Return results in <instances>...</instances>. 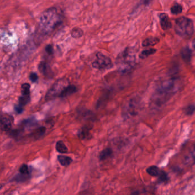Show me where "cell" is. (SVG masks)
Wrapping results in <instances>:
<instances>
[{"label": "cell", "instance_id": "1", "mask_svg": "<svg viewBox=\"0 0 195 195\" xmlns=\"http://www.w3.org/2000/svg\"><path fill=\"white\" fill-rule=\"evenodd\" d=\"M64 20L61 10L52 7L42 12L40 18L38 31L42 36H49L58 28Z\"/></svg>", "mask_w": 195, "mask_h": 195}, {"label": "cell", "instance_id": "2", "mask_svg": "<svg viewBox=\"0 0 195 195\" xmlns=\"http://www.w3.org/2000/svg\"><path fill=\"white\" fill-rule=\"evenodd\" d=\"M180 85L176 78H171L162 82L152 96V103L156 107L165 104L178 91Z\"/></svg>", "mask_w": 195, "mask_h": 195}, {"label": "cell", "instance_id": "3", "mask_svg": "<svg viewBox=\"0 0 195 195\" xmlns=\"http://www.w3.org/2000/svg\"><path fill=\"white\" fill-rule=\"evenodd\" d=\"M118 68L123 73L130 72L136 64V55L134 50L127 48L119 54L116 60Z\"/></svg>", "mask_w": 195, "mask_h": 195}, {"label": "cell", "instance_id": "4", "mask_svg": "<svg viewBox=\"0 0 195 195\" xmlns=\"http://www.w3.org/2000/svg\"><path fill=\"white\" fill-rule=\"evenodd\" d=\"M175 30L182 37H188L194 32V25L192 20L185 17H180L175 21Z\"/></svg>", "mask_w": 195, "mask_h": 195}, {"label": "cell", "instance_id": "5", "mask_svg": "<svg viewBox=\"0 0 195 195\" xmlns=\"http://www.w3.org/2000/svg\"><path fill=\"white\" fill-rule=\"evenodd\" d=\"M69 85L68 81L65 78L59 79L55 82L45 95L46 101L51 100L55 98L60 97L65 88Z\"/></svg>", "mask_w": 195, "mask_h": 195}, {"label": "cell", "instance_id": "6", "mask_svg": "<svg viewBox=\"0 0 195 195\" xmlns=\"http://www.w3.org/2000/svg\"><path fill=\"white\" fill-rule=\"evenodd\" d=\"M96 59L92 63V66L97 69H109L112 66L111 59L104 55L102 53L98 52L96 55Z\"/></svg>", "mask_w": 195, "mask_h": 195}, {"label": "cell", "instance_id": "7", "mask_svg": "<svg viewBox=\"0 0 195 195\" xmlns=\"http://www.w3.org/2000/svg\"><path fill=\"white\" fill-rule=\"evenodd\" d=\"M139 101L136 98H132L124 105L123 113L126 116H132L136 113L139 108Z\"/></svg>", "mask_w": 195, "mask_h": 195}, {"label": "cell", "instance_id": "8", "mask_svg": "<svg viewBox=\"0 0 195 195\" xmlns=\"http://www.w3.org/2000/svg\"><path fill=\"white\" fill-rule=\"evenodd\" d=\"M13 118L7 114H2L1 117V129L3 131H9L12 128Z\"/></svg>", "mask_w": 195, "mask_h": 195}, {"label": "cell", "instance_id": "9", "mask_svg": "<svg viewBox=\"0 0 195 195\" xmlns=\"http://www.w3.org/2000/svg\"><path fill=\"white\" fill-rule=\"evenodd\" d=\"M160 23L162 29L168 30L172 26L171 23L169 20V17L166 13H161L159 15Z\"/></svg>", "mask_w": 195, "mask_h": 195}, {"label": "cell", "instance_id": "10", "mask_svg": "<svg viewBox=\"0 0 195 195\" xmlns=\"http://www.w3.org/2000/svg\"><path fill=\"white\" fill-rule=\"evenodd\" d=\"M78 136L80 139L85 140L91 138V134H90V128L88 127L82 128V129L78 132Z\"/></svg>", "mask_w": 195, "mask_h": 195}, {"label": "cell", "instance_id": "11", "mask_svg": "<svg viewBox=\"0 0 195 195\" xmlns=\"http://www.w3.org/2000/svg\"><path fill=\"white\" fill-rule=\"evenodd\" d=\"M77 91V89L73 85H69L66 88L64 91L62 93L60 97L64 98L68 97L70 95L75 93Z\"/></svg>", "mask_w": 195, "mask_h": 195}, {"label": "cell", "instance_id": "12", "mask_svg": "<svg viewBox=\"0 0 195 195\" xmlns=\"http://www.w3.org/2000/svg\"><path fill=\"white\" fill-rule=\"evenodd\" d=\"M160 40L159 38L156 37H150L146 38V39L144 40L142 45L144 47L152 46L155 45L158 42H159Z\"/></svg>", "mask_w": 195, "mask_h": 195}, {"label": "cell", "instance_id": "13", "mask_svg": "<svg viewBox=\"0 0 195 195\" xmlns=\"http://www.w3.org/2000/svg\"><path fill=\"white\" fill-rule=\"evenodd\" d=\"M45 132L46 128L45 127H39L33 130L30 136L34 139H39L45 134Z\"/></svg>", "mask_w": 195, "mask_h": 195}, {"label": "cell", "instance_id": "14", "mask_svg": "<svg viewBox=\"0 0 195 195\" xmlns=\"http://www.w3.org/2000/svg\"><path fill=\"white\" fill-rule=\"evenodd\" d=\"M57 160L60 164L63 166H68L73 161V159L68 156L59 155L57 156Z\"/></svg>", "mask_w": 195, "mask_h": 195}, {"label": "cell", "instance_id": "15", "mask_svg": "<svg viewBox=\"0 0 195 195\" xmlns=\"http://www.w3.org/2000/svg\"><path fill=\"white\" fill-rule=\"evenodd\" d=\"M113 154V150L109 148H105L104 150L101 151L100 155H99V159L101 161H103L105 160H107L108 158H109Z\"/></svg>", "mask_w": 195, "mask_h": 195}, {"label": "cell", "instance_id": "16", "mask_svg": "<svg viewBox=\"0 0 195 195\" xmlns=\"http://www.w3.org/2000/svg\"><path fill=\"white\" fill-rule=\"evenodd\" d=\"M56 150L60 153H66L68 152V149L62 141H59L55 145Z\"/></svg>", "mask_w": 195, "mask_h": 195}, {"label": "cell", "instance_id": "17", "mask_svg": "<svg viewBox=\"0 0 195 195\" xmlns=\"http://www.w3.org/2000/svg\"><path fill=\"white\" fill-rule=\"evenodd\" d=\"M30 177V174L29 175H23L21 173H19L18 175L15 176L13 177V182H23L28 181Z\"/></svg>", "mask_w": 195, "mask_h": 195}, {"label": "cell", "instance_id": "18", "mask_svg": "<svg viewBox=\"0 0 195 195\" xmlns=\"http://www.w3.org/2000/svg\"><path fill=\"white\" fill-rule=\"evenodd\" d=\"M182 56V59L186 62H189L191 59V55H192V52L190 49H189L188 47L184 48V49L182 50L181 52Z\"/></svg>", "mask_w": 195, "mask_h": 195}, {"label": "cell", "instance_id": "19", "mask_svg": "<svg viewBox=\"0 0 195 195\" xmlns=\"http://www.w3.org/2000/svg\"><path fill=\"white\" fill-rule=\"evenodd\" d=\"M146 172L150 175L152 176H159L161 172V171L156 166H151L147 168Z\"/></svg>", "mask_w": 195, "mask_h": 195}, {"label": "cell", "instance_id": "20", "mask_svg": "<svg viewBox=\"0 0 195 195\" xmlns=\"http://www.w3.org/2000/svg\"><path fill=\"white\" fill-rule=\"evenodd\" d=\"M39 70L44 75H48L49 71V67L48 64L45 61H41L39 65Z\"/></svg>", "mask_w": 195, "mask_h": 195}, {"label": "cell", "instance_id": "21", "mask_svg": "<svg viewBox=\"0 0 195 195\" xmlns=\"http://www.w3.org/2000/svg\"><path fill=\"white\" fill-rule=\"evenodd\" d=\"M156 52V49L153 48H150V49L144 50L143 52L140 53L139 57L140 59H144L148 57V56L152 55L154 54Z\"/></svg>", "mask_w": 195, "mask_h": 195}, {"label": "cell", "instance_id": "22", "mask_svg": "<svg viewBox=\"0 0 195 195\" xmlns=\"http://www.w3.org/2000/svg\"><path fill=\"white\" fill-rule=\"evenodd\" d=\"M182 8L181 5L176 3L171 8V12L173 14H178L182 12Z\"/></svg>", "mask_w": 195, "mask_h": 195}, {"label": "cell", "instance_id": "23", "mask_svg": "<svg viewBox=\"0 0 195 195\" xmlns=\"http://www.w3.org/2000/svg\"><path fill=\"white\" fill-rule=\"evenodd\" d=\"M71 35L74 38H80L83 35V31L80 28H75L71 31Z\"/></svg>", "mask_w": 195, "mask_h": 195}, {"label": "cell", "instance_id": "24", "mask_svg": "<svg viewBox=\"0 0 195 195\" xmlns=\"http://www.w3.org/2000/svg\"><path fill=\"white\" fill-rule=\"evenodd\" d=\"M30 85L28 83H24L21 85V93L23 96H29Z\"/></svg>", "mask_w": 195, "mask_h": 195}, {"label": "cell", "instance_id": "25", "mask_svg": "<svg viewBox=\"0 0 195 195\" xmlns=\"http://www.w3.org/2000/svg\"><path fill=\"white\" fill-rule=\"evenodd\" d=\"M184 111L187 115H192L195 112V105L194 104L189 105L188 106L185 108Z\"/></svg>", "mask_w": 195, "mask_h": 195}, {"label": "cell", "instance_id": "26", "mask_svg": "<svg viewBox=\"0 0 195 195\" xmlns=\"http://www.w3.org/2000/svg\"><path fill=\"white\" fill-rule=\"evenodd\" d=\"M30 101L29 96H22L21 97L19 98V104L22 107L25 106V105L28 104Z\"/></svg>", "mask_w": 195, "mask_h": 195}, {"label": "cell", "instance_id": "27", "mask_svg": "<svg viewBox=\"0 0 195 195\" xmlns=\"http://www.w3.org/2000/svg\"><path fill=\"white\" fill-rule=\"evenodd\" d=\"M19 172H20V173H21L23 175H29L30 174L29 167H28V166H27L26 164H24L20 166Z\"/></svg>", "mask_w": 195, "mask_h": 195}, {"label": "cell", "instance_id": "28", "mask_svg": "<svg viewBox=\"0 0 195 195\" xmlns=\"http://www.w3.org/2000/svg\"><path fill=\"white\" fill-rule=\"evenodd\" d=\"M159 177L160 181H161V182H166L168 180V175L164 171H161V172L159 176Z\"/></svg>", "mask_w": 195, "mask_h": 195}, {"label": "cell", "instance_id": "29", "mask_svg": "<svg viewBox=\"0 0 195 195\" xmlns=\"http://www.w3.org/2000/svg\"><path fill=\"white\" fill-rule=\"evenodd\" d=\"M30 80L33 82H35L38 79V76L36 73H31L29 76Z\"/></svg>", "mask_w": 195, "mask_h": 195}, {"label": "cell", "instance_id": "30", "mask_svg": "<svg viewBox=\"0 0 195 195\" xmlns=\"http://www.w3.org/2000/svg\"><path fill=\"white\" fill-rule=\"evenodd\" d=\"M45 51L47 53H48L50 55H52L53 52V48L51 45H48L45 47Z\"/></svg>", "mask_w": 195, "mask_h": 195}, {"label": "cell", "instance_id": "31", "mask_svg": "<svg viewBox=\"0 0 195 195\" xmlns=\"http://www.w3.org/2000/svg\"><path fill=\"white\" fill-rule=\"evenodd\" d=\"M15 111L17 113H21L23 112V107L20 105H17L15 107Z\"/></svg>", "mask_w": 195, "mask_h": 195}, {"label": "cell", "instance_id": "32", "mask_svg": "<svg viewBox=\"0 0 195 195\" xmlns=\"http://www.w3.org/2000/svg\"><path fill=\"white\" fill-rule=\"evenodd\" d=\"M192 46H193V48L195 49V39L193 40V41L192 42Z\"/></svg>", "mask_w": 195, "mask_h": 195}]
</instances>
